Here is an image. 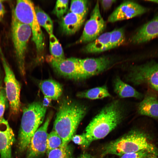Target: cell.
Instances as JSON below:
<instances>
[{
	"label": "cell",
	"instance_id": "obj_30",
	"mask_svg": "<svg viewBox=\"0 0 158 158\" xmlns=\"http://www.w3.org/2000/svg\"><path fill=\"white\" fill-rule=\"evenodd\" d=\"M75 143L81 145L84 148H86L87 140L84 133L74 135L71 140Z\"/></svg>",
	"mask_w": 158,
	"mask_h": 158
},
{
	"label": "cell",
	"instance_id": "obj_5",
	"mask_svg": "<svg viewBox=\"0 0 158 158\" xmlns=\"http://www.w3.org/2000/svg\"><path fill=\"white\" fill-rule=\"evenodd\" d=\"M12 15L19 22L30 28L32 40L36 47L37 59L38 61H41L43 57L44 36L37 18L33 2L28 0L17 1Z\"/></svg>",
	"mask_w": 158,
	"mask_h": 158
},
{
	"label": "cell",
	"instance_id": "obj_9",
	"mask_svg": "<svg viewBox=\"0 0 158 158\" xmlns=\"http://www.w3.org/2000/svg\"><path fill=\"white\" fill-rule=\"evenodd\" d=\"M106 26L100 12L99 2H96L90 19L85 23L82 34L76 44L90 42L99 36Z\"/></svg>",
	"mask_w": 158,
	"mask_h": 158
},
{
	"label": "cell",
	"instance_id": "obj_17",
	"mask_svg": "<svg viewBox=\"0 0 158 158\" xmlns=\"http://www.w3.org/2000/svg\"><path fill=\"white\" fill-rule=\"evenodd\" d=\"M113 86L115 93L121 99L134 98L141 99L144 96L143 94L124 82L118 76H116L114 79Z\"/></svg>",
	"mask_w": 158,
	"mask_h": 158
},
{
	"label": "cell",
	"instance_id": "obj_24",
	"mask_svg": "<svg viewBox=\"0 0 158 158\" xmlns=\"http://www.w3.org/2000/svg\"><path fill=\"white\" fill-rule=\"evenodd\" d=\"M88 10V1L85 0L71 1L70 12L85 18Z\"/></svg>",
	"mask_w": 158,
	"mask_h": 158
},
{
	"label": "cell",
	"instance_id": "obj_3",
	"mask_svg": "<svg viewBox=\"0 0 158 158\" xmlns=\"http://www.w3.org/2000/svg\"><path fill=\"white\" fill-rule=\"evenodd\" d=\"M141 150H146L151 154L158 155V149L150 142L147 135L142 132L134 130L106 145L102 157L108 154L121 156Z\"/></svg>",
	"mask_w": 158,
	"mask_h": 158
},
{
	"label": "cell",
	"instance_id": "obj_34",
	"mask_svg": "<svg viewBox=\"0 0 158 158\" xmlns=\"http://www.w3.org/2000/svg\"><path fill=\"white\" fill-rule=\"evenodd\" d=\"M78 158H94L90 154L87 152L82 154Z\"/></svg>",
	"mask_w": 158,
	"mask_h": 158
},
{
	"label": "cell",
	"instance_id": "obj_1",
	"mask_svg": "<svg viewBox=\"0 0 158 158\" xmlns=\"http://www.w3.org/2000/svg\"><path fill=\"white\" fill-rule=\"evenodd\" d=\"M125 107L121 101L114 100L104 106L86 127L85 135L86 148L95 140L105 137L114 129L123 119Z\"/></svg>",
	"mask_w": 158,
	"mask_h": 158
},
{
	"label": "cell",
	"instance_id": "obj_22",
	"mask_svg": "<svg viewBox=\"0 0 158 158\" xmlns=\"http://www.w3.org/2000/svg\"><path fill=\"white\" fill-rule=\"evenodd\" d=\"M49 51L51 56L56 59H65L61 45L53 34L49 35Z\"/></svg>",
	"mask_w": 158,
	"mask_h": 158
},
{
	"label": "cell",
	"instance_id": "obj_7",
	"mask_svg": "<svg viewBox=\"0 0 158 158\" xmlns=\"http://www.w3.org/2000/svg\"><path fill=\"white\" fill-rule=\"evenodd\" d=\"M126 81L135 86L158 87V62L151 61L132 66L125 76Z\"/></svg>",
	"mask_w": 158,
	"mask_h": 158
},
{
	"label": "cell",
	"instance_id": "obj_36",
	"mask_svg": "<svg viewBox=\"0 0 158 158\" xmlns=\"http://www.w3.org/2000/svg\"><path fill=\"white\" fill-rule=\"evenodd\" d=\"M2 75H1V70L0 68V90L1 87V85L2 83Z\"/></svg>",
	"mask_w": 158,
	"mask_h": 158
},
{
	"label": "cell",
	"instance_id": "obj_23",
	"mask_svg": "<svg viewBox=\"0 0 158 158\" xmlns=\"http://www.w3.org/2000/svg\"><path fill=\"white\" fill-rule=\"evenodd\" d=\"M125 37L124 29H116L111 32L109 50L117 47L125 42Z\"/></svg>",
	"mask_w": 158,
	"mask_h": 158
},
{
	"label": "cell",
	"instance_id": "obj_31",
	"mask_svg": "<svg viewBox=\"0 0 158 158\" xmlns=\"http://www.w3.org/2000/svg\"><path fill=\"white\" fill-rule=\"evenodd\" d=\"M116 1L114 0H103L100 1V3L103 9L107 10L110 8Z\"/></svg>",
	"mask_w": 158,
	"mask_h": 158
},
{
	"label": "cell",
	"instance_id": "obj_29",
	"mask_svg": "<svg viewBox=\"0 0 158 158\" xmlns=\"http://www.w3.org/2000/svg\"><path fill=\"white\" fill-rule=\"evenodd\" d=\"M151 154L146 150H141L138 152L124 154L120 158H145Z\"/></svg>",
	"mask_w": 158,
	"mask_h": 158
},
{
	"label": "cell",
	"instance_id": "obj_27",
	"mask_svg": "<svg viewBox=\"0 0 158 158\" xmlns=\"http://www.w3.org/2000/svg\"><path fill=\"white\" fill-rule=\"evenodd\" d=\"M68 0H57L53 10L54 13L59 18H61L67 11Z\"/></svg>",
	"mask_w": 158,
	"mask_h": 158
},
{
	"label": "cell",
	"instance_id": "obj_19",
	"mask_svg": "<svg viewBox=\"0 0 158 158\" xmlns=\"http://www.w3.org/2000/svg\"><path fill=\"white\" fill-rule=\"evenodd\" d=\"M38 85L44 96L51 100L58 99L62 93L63 88L61 85L52 79L41 80Z\"/></svg>",
	"mask_w": 158,
	"mask_h": 158
},
{
	"label": "cell",
	"instance_id": "obj_33",
	"mask_svg": "<svg viewBox=\"0 0 158 158\" xmlns=\"http://www.w3.org/2000/svg\"><path fill=\"white\" fill-rule=\"evenodd\" d=\"M2 1L0 0V21L3 18L5 13V8Z\"/></svg>",
	"mask_w": 158,
	"mask_h": 158
},
{
	"label": "cell",
	"instance_id": "obj_15",
	"mask_svg": "<svg viewBox=\"0 0 158 158\" xmlns=\"http://www.w3.org/2000/svg\"><path fill=\"white\" fill-rule=\"evenodd\" d=\"M151 89L138 104L137 110L140 115L158 119V98L155 92Z\"/></svg>",
	"mask_w": 158,
	"mask_h": 158
},
{
	"label": "cell",
	"instance_id": "obj_4",
	"mask_svg": "<svg viewBox=\"0 0 158 158\" xmlns=\"http://www.w3.org/2000/svg\"><path fill=\"white\" fill-rule=\"evenodd\" d=\"M47 109L39 102H33L23 108L18 138L20 152L27 150L32 137L44 120Z\"/></svg>",
	"mask_w": 158,
	"mask_h": 158
},
{
	"label": "cell",
	"instance_id": "obj_37",
	"mask_svg": "<svg viewBox=\"0 0 158 158\" xmlns=\"http://www.w3.org/2000/svg\"><path fill=\"white\" fill-rule=\"evenodd\" d=\"M152 89L158 92V87H153L151 88Z\"/></svg>",
	"mask_w": 158,
	"mask_h": 158
},
{
	"label": "cell",
	"instance_id": "obj_38",
	"mask_svg": "<svg viewBox=\"0 0 158 158\" xmlns=\"http://www.w3.org/2000/svg\"><path fill=\"white\" fill-rule=\"evenodd\" d=\"M154 1V2L158 3V1Z\"/></svg>",
	"mask_w": 158,
	"mask_h": 158
},
{
	"label": "cell",
	"instance_id": "obj_32",
	"mask_svg": "<svg viewBox=\"0 0 158 158\" xmlns=\"http://www.w3.org/2000/svg\"><path fill=\"white\" fill-rule=\"evenodd\" d=\"M51 100L50 99L44 96L42 103V105L44 107L47 108L50 105Z\"/></svg>",
	"mask_w": 158,
	"mask_h": 158
},
{
	"label": "cell",
	"instance_id": "obj_13",
	"mask_svg": "<svg viewBox=\"0 0 158 158\" xmlns=\"http://www.w3.org/2000/svg\"><path fill=\"white\" fill-rule=\"evenodd\" d=\"M15 141L14 134L6 120H0L1 158H12V146Z\"/></svg>",
	"mask_w": 158,
	"mask_h": 158
},
{
	"label": "cell",
	"instance_id": "obj_12",
	"mask_svg": "<svg viewBox=\"0 0 158 158\" xmlns=\"http://www.w3.org/2000/svg\"><path fill=\"white\" fill-rule=\"evenodd\" d=\"M147 11L145 7L135 2L127 1L123 2L110 15L108 21L114 23L128 19L143 14Z\"/></svg>",
	"mask_w": 158,
	"mask_h": 158
},
{
	"label": "cell",
	"instance_id": "obj_6",
	"mask_svg": "<svg viewBox=\"0 0 158 158\" xmlns=\"http://www.w3.org/2000/svg\"><path fill=\"white\" fill-rule=\"evenodd\" d=\"M11 26L12 40L18 68L21 75L25 78L26 52L31 30L28 25L19 22L13 15Z\"/></svg>",
	"mask_w": 158,
	"mask_h": 158
},
{
	"label": "cell",
	"instance_id": "obj_26",
	"mask_svg": "<svg viewBox=\"0 0 158 158\" xmlns=\"http://www.w3.org/2000/svg\"><path fill=\"white\" fill-rule=\"evenodd\" d=\"M62 140L54 131L53 130L48 134L47 140L46 152L48 154L51 150L61 147Z\"/></svg>",
	"mask_w": 158,
	"mask_h": 158
},
{
	"label": "cell",
	"instance_id": "obj_28",
	"mask_svg": "<svg viewBox=\"0 0 158 158\" xmlns=\"http://www.w3.org/2000/svg\"><path fill=\"white\" fill-rule=\"evenodd\" d=\"M7 100L5 88L1 87L0 90V120L3 118Z\"/></svg>",
	"mask_w": 158,
	"mask_h": 158
},
{
	"label": "cell",
	"instance_id": "obj_14",
	"mask_svg": "<svg viewBox=\"0 0 158 158\" xmlns=\"http://www.w3.org/2000/svg\"><path fill=\"white\" fill-rule=\"evenodd\" d=\"M158 37V15L144 24L132 36L131 43L140 44Z\"/></svg>",
	"mask_w": 158,
	"mask_h": 158
},
{
	"label": "cell",
	"instance_id": "obj_16",
	"mask_svg": "<svg viewBox=\"0 0 158 158\" xmlns=\"http://www.w3.org/2000/svg\"><path fill=\"white\" fill-rule=\"evenodd\" d=\"M85 18L69 12L61 18L60 27L63 32L71 35L75 33L83 23Z\"/></svg>",
	"mask_w": 158,
	"mask_h": 158
},
{
	"label": "cell",
	"instance_id": "obj_25",
	"mask_svg": "<svg viewBox=\"0 0 158 158\" xmlns=\"http://www.w3.org/2000/svg\"><path fill=\"white\" fill-rule=\"evenodd\" d=\"M47 154L48 158H74L71 148L68 145L53 149Z\"/></svg>",
	"mask_w": 158,
	"mask_h": 158
},
{
	"label": "cell",
	"instance_id": "obj_18",
	"mask_svg": "<svg viewBox=\"0 0 158 158\" xmlns=\"http://www.w3.org/2000/svg\"><path fill=\"white\" fill-rule=\"evenodd\" d=\"M111 32L100 35L92 42L88 43L83 49L86 53H95L109 50Z\"/></svg>",
	"mask_w": 158,
	"mask_h": 158
},
{
	"label": "cell",
	"instance_id": "obj_2",
	"mask_svg": "<svg viewBox=\"0 0 158 158\" xmlns=\"http://www.w3.org/2000/svg\"><path fill=\"white\" fill-rule=\"evenodd\" d=\"M88 110L84 104L69 99L62 101L53 125L54 130L62 140L61 147L68 145Z\"/></svg>",
	"mask_w": 158,
	"mask_h": 158
},
{
	"label": "cell",
	"instance_id": "obj_20",
	"mask_svg": "<svg viewBox=\"0 0 158 158\" xmlns=\"http://www.w3.org/2000/svg\"><path fill=\"white\" fill-rule=\"evenodd\" d=\"M76 96L81 98L96 100L111 97V95L107 86L105 85L78 92Z\"/></svg>",
	"mask_w": 158,
	"mask_h": 158
},
{
	"label": "cell",
	"instance_id": "obj_21",
	"mask_svg": "<svg viewBox=\"0 0 158 158\" xmlns=\"http://www.w3.org/2000/svg\"><path fill=\"white\" fill-rule=\"evenodd\" d=\"M35 11L40 26L42 27L49 35L53 34V24L50 17L38 6L35 7Z\"/></svg>",
	"mask_w": 158,
	"mask_h": 158
},
{
	"label": "cell",
	"instance_id": "obj_35",
	"mask_svg": "<svg viewBox=\"0 0 158 158\" xmlns=\"http://www.w3.org/2000/svg\"><path fill=\"white\" fill-rule=\"evenodd\" d=\"M145 158H157L156 156L153 154H150L146 157Z\"/></svg>",
	"mask_w": 158,
	"mask_h": 158
},
{
	"label": "cell",
	"instance_id": "obj_10",
	"mask_svg": "<svg viewBox=\"0 0 158 158\" xmlns=\"http://www.w3.org/2000/svg\"><path fill=\"white\" fill-rule=\"evenodd\" d=\"M46 59L55 71L60 75L75 80H84L80 66L79 59L71 57L58 59L51 55Z\"/></svg>",
	"mask_w": 158,
	"mask_h": 158
},
{
	"label": "cell",
	"instance_id": "obj_8",
	"mask_svg": "<svg viewBox=\"0 0 158 158\" xmlns=\"http://www.w3.org/2000/svg\"><path fill=\"white\" fill-rule=\"evenodd\" d=\"M0 56L5 73L4 81L6 97L9 103L11 112L16 115L19 113L21 109L20 85L5 58L0 44Z\"/></svg>",
	"mask_w": 158,
	"mask_h": 158
},
{
	"label": "cell",
	"instance_id": "obj_11",
	"mask_svg": "<svg viewBox=\"0 0 158 158\" xmlns=\"http://www.w3.org/2000/svg\"><path fill=\"white\" fill-rule=\"evenodd\" d=\"M51 118L49 116L32 137L27 149V158H38L46 152L47 129Z\"/></svg>",
	"mask_w": 158,
	"mask_h": 158
}]
</instances>
